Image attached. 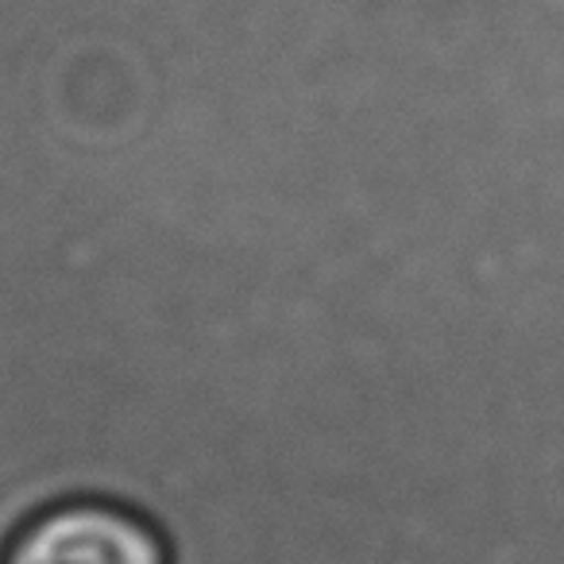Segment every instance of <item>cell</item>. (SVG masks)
Instances as JSON below:
<instances>
[{
    "mask_svg": "<svg viewBox=\"0 0 564 564\" xmlns=\"http://www.w3.org/2000/svg\"><path fill=\"white\" fill-rule=\"evenodd\" d=\"M0 564H171L166 541L135 510L105 499H66L32 514Z\"/></svg>",
    "mask_w": 564,
    "mask_h": 564,
    "instance_id": "6da1fadb",
    "label": "cell"
}]
</instances>
